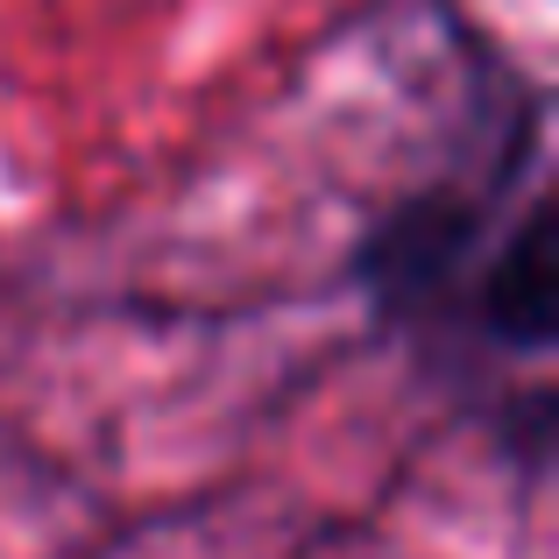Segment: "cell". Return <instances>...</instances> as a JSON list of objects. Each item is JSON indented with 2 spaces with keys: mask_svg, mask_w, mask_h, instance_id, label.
I'll use <instances>...</instances> for the list:
<instances>
[{
  "mask_svg": "<svg viewBox=\"0 0 559 559\" xmlns=\"http://www.w3.org/2000/svg\"><path fill=\"white\" fill-rule=\"evenodd\" d=\"M475 227H481V213L467 199H447V191L411 199L404 213H390L376 227L369 255H361V276H369V290L382 305H396V312H404V305H425L453 284L461 255L475 248Z\"/></svg>",
  "mask_w": 559,
  "mask_h": 559,
  "instance_id": "cell-1",
  "label": "cell"
},
{
  "mask_svg": "<svg viewBox=\"0 0 559 559\" xmlns=\"http://www.w3.org/2000/svg\"><path fill=\"white\" fill-rule=\"evenodd\" d=\"M481 319L510 347H546L552 341V326H559V227H552L546 205L496 255L489 284H481Z\"/></svg>",
  "mask_w": 559,
  "mask_h": 559,
  "instance_id": "cell-2",
  "label": "cell"
}]
</instances>
